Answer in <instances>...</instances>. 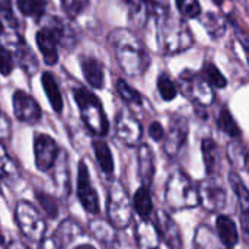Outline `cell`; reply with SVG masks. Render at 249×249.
<instances>
[{
    "label": "cell",
    "instance_id": "cell-9",
    "mask_svg": "<svg viewBox=\"0 0 249 249\" xmlns=\"http://www.w3.org/2000/svg\"><path fill=\"white\" fill-rule=\"evenodd\" d=\"M198 206L209 213H219L228 203L226 188L214 178L203 179L197 187Z\"/></svg>",
    "mask_w": 249,
    "mask_h": 249
},
{
    "label": "cell",
    "instance_id": "cell-31",
    "mask_svg": "<svg viewBox=\"0 0 249 249\" xmlns=\"http://www.w3.org/2000/svg\"><path fill=\"white\" fill-rule=\"evenodd\" d=\"M201 77L212 86L216 89H223L228 86V80L226 77L222 74V71L217 69V66L214 63H206L201 69Z\"/></svg>",
    "mask_w": 249,
    "mask_h": 249
},
{
    "label": "cell",
    "instance_id": "cell-1",
    "mask_svg": "<svg viewBox=\"0 0 249 249\" xmlns=\"http://www.w3.org/2000/svg\"><path fill=\"white\" fill-rule=\"evenodd\" d=\"M108 42L114 51L118 66L130 76H142L149 64L150 58L143 42L127 28H115L108 35Z\"/></svg>",
    "mask_w": 249,
    "mask_h": 249
},
{
    "label": "cell",
    "instance_id": "cell-17",
    "mask_svg": "<svg viewBox=\"0 0 249 249\" xmlns=\"http://www.w3.org/2000/svg\"><path fill=\"white\" fill-rule=\"evenodd\" d=\"M88 229L96 241H99L101 244H104L108 248H112L118 241L117 229L108 220H104L101 217L90 219L88 223Z\"/></svg>",
    "mask_w": 249,
    "mask_h": 249
},
{
    "label": "cell",
    "instance_id": "cell-28",
    "mask_svg": "<svg viewBox=\"0 0 249 249\" xmlns=\"http://www.w3.org/2000/svg\"><path fill=\"white\" fill-rule=\"evenodd\" d=\"M16 61L18 64L28 73V74H34L38 69V60L34 54V51L29 48V45L20 44L16 48Z\"/></svg>",
    "mask_w": 249,
    "mask_h": 249
},
{
    "label": "cell",
    "instance_id": "cell-38",
    "mask_svg": "<svg viewBox=\"0 0 249 249\" xmlns=\"http://www.w3.org/2000/svg\"><path fill=\"white\" fill-rule=\"evenodd\" d=\"M61 7L66 12L69 18H76L79 16L88 6L89 0H60Z\"/></svg>",
    "mask_w": 249,
    "mask_h": 249
},
{
    "label": "cell",
    "instance_id": "cell-47",
    "mask_svg": "<svg viewBox=\"0 0 249 249\" xmlns=\"http://www.w3.org/2000/svg\"><path fill=\"white\" fill-rule=\"evenodd\" d=\"M0 245H4V235L1 232V228H0Z\"/></svg>",
    "mask_w": 249,
    "mask_h": 249
},
{
    "label": "cell",
    "instance_id": "cell-36",
    "mask_svg": "<svg viewBox=\"0 0 249 249\" xmlns=\"http://www.w3.org/2000/svg\"><path fill=\"white\" fill-rule=\"evenodd\" d=\"M158 90L163 101H172L178 95V88H177L175 82L166 73H162L158 77Z\"/></svg>",
    "mask_w": 249,
    "mask_h": 249
},
{
    "label": "cell",
    "instance_id": "cell-14",
    "mask_svg": "<svg viewBox=\"0 0 249 249\" xmlns=\"http://www.w3.org/2000/svg\"><path fill=\"white\" fill-rule=\"evenodd\" d=\"M188 137V121L184 117L171 120L168 133L163 136V150L169 158H177Z\"/></svg>",
    "mask_w": 249,
    "mask_h": 249
},
{
    "label": "cell",
    "instance_id": "cell-49",
    "mask_svg": "<svg viewBox=\"0 0 249 249\" xmlns=\"http://www.w3.org/2000/svg\"><path fill=\"white\" fill-rule=\"evenodd\" d=\"M0 193H1V185H0Z\"/></svg>",
    "mask_w": 249,
    "mask_h": 249
},
{
    "label": "cell",
    "instance_id": "cell-34",
    "mask_svg": "<svg viewBox=\"0 0 249 249\" xmlns=\"http://www.w3.org/2000/svg\"><path fill=\"white\" fill-rule=\"evenodd\" d=\"M16 177H19V169L4 146L0 143V178L15 179Z\"/></svg>",
    "mask_w": 249,
    "mask_h": 249
},
{
    "label": "cell",
    "instance_id": "cell-6",
    "mask_svg": "<svg viewBox=\"0 0 249 249\" xmlns=\"http://www.w3.org/2000/svg\"><path fill=\"white\" fill-rule=\"evenodd\" d=\"M15 220H16V225H18L20 233L29 242L38 244L47 233V222H45L44 216L29 201L20 200L16 203Z\"/></svg>",
    "mask_w": 249,
    "mask_h": 249
},
{
    "label": "cell",
    "instance_id": "cell-48",
    "mask_svg": "<svg viewBox=\"0 0 249 249\" xmlns=\"http://www.w3.org/2000/svg\"><path fill=\"white\" fill-rule=\"evenodd\" d=\"M3 31H4V26H3V23H1V20H0V34H3Z\"/></svg>",
    "mask_w": 249,
    "mask_h": 249
},
{
    "label": "cell",
    "instance_id": "cell-23",
    "mask_svg": "<svg viewBox=\"0 0 249 249\" xmlns=\"http://www.w3.org/2000/svg\"><path fill=\"white\" fill-rule=\"evenodd\" d=\"M41 83H42L44 92H45L47 99L50 101L53 109L60 114L63 111L64 105H63V96H61V92H60V88L57 85L55 77L50 71H45L41 76Z\"/></svg>",
    "mask_w": 249,
    "mask_h": 249
},
{
    "label": "cell",
    "instance_id": "cell-8",
    "mask_svg": "<svg viewBox=\"0 0 249 249\" xmlns=\"http://www.w3.org/2000/svg\"><path fill=\"white\" fill-rule=\"evenodd\" d=\"M179 89L197 107H210L214 102L212 86L200 74L185 71L179 79Z\"/></svg>",
    "mask_w": 249,
    "mask_h": 249
},
{
    "label": "cell",
    "instance_id": "cell-43",
    "mask_svg": "<svg viewBox=\"0 0 249 249\" xmlns=\"http://www.w3.org/2000/svg\"><path fill=\"white\" fill-rule=\"evenodd\" d=\"M38 244H39V245H38V249H66L61 244H60V241H58L54 235H51V236H44Z\"/></svg>",
    "mask_w": 249,
    "mask_h": 249
},
{
    "label": "cell",
    "instance_id": "cell-37",
    "mask_svg": "<svg viewBox=\"0 0 249 249\" xmlns=\"http://www.w3.org/2000/svg\"><path fill=\"white\" fill-rule=\"evenodd\" d=\"M179 13L185 18L194 19L201 15V6L198 0H175Z\"/></svg>",
    "mask_w": 249,
    "mask_h": 249
},
{
    "label": "cell",
    "instance_id": "cell-51",
    "mask_svg": "<svg viewBox=\"0 0 249 249\" xmlns=\"http://www.w3.org/2000/svg\"><path fill=\"white\" fill-rule=\"evenodd\" d=\"M226 249H232V248H226Z\"/></svg>",
    "mask_w": 249,
    "mask_h": 249
},
{
    "label": "cell",
    "instance_id": "cell-21",
    "mask_svg": "<svg viewBox=\"0 0 249 249\" xmlns=\"http://www.w3.org/2000/svg\"><path fill=\"white\" fill-rule=\"evenodd\" d=\"M85 233L83 226L73 219H66L63 220L58 228L54 232V236L60 241V244L66 248L67 245H70L73 241H76L79 236H82Z\"/></svg>",
    "mask_w": 249,
    "mask_h": 249
},
{
    "label": "cell",
    "instance_id": "cell-30",
    "mask_svg": "<svg viewBox=\"0 0 249 249\" xmlns=\"http://www.w3.org/2000/svg\"><path fill=\"white\" fill-rule=\"evenodd\" d=\"M217 125H219V128H220L225 134L231 136L232 139H239L241 134H242V131H241L238 123L235 121L233 115L231 114V111H229L226 107H223L222 111H220V114H219Z\"/></svg>",
    "mask_w": 249,
    "mask_h": 249
},
{
    "label": "cell",
    "instance_id": "cell-2",
    "mask_svg": "<svg viewBox=\"0 0 249 249\" xmlns=\"http://www.w3.org/2000/svg\"><path fill=\"white\" fill-rule=\"evenodd\" d=\"M165 203L174 212L198 207L197 187L184 171L177 169L166 179Z\"/></svg>",
    "mask_w": 249,
    "mask_h": 249
},
{
    "label": "cell",
    "instance_id": "cell-50",
    "mask_svg": "<svg viewBox=\"0 0 249 249\" xmlns=\"http://www.w3.org/2000/svg\"><path fill=\"white\" fill-rule=\"evenodd\" d=\"M152 249H159V248H152Z\"/></svg>",
    "mask_w": 249,
    "mask_h": 249
},
{
    "label": "cell",
    "instance_id": "cell-33",
    "mask_svg": "<svg viewBox=\"0 0 249 249\" xmlns=\"http://www.w3.org/2000/svg\"><path fill=\"white\" fill-rule=\"evenodd\" d=\"M16 6L23 16L41 18L45 12V0H16Z\"/></svg>",
    "mask_w": 249,
    "mask_h": 249
},
{
    "label": "cell",
    "instance_id": "cell-42",
    "mask_svg": "<svg viewBox=\"0 0 249 249\" xmlns=\"http://www.w3.org/2000/svg\"><path fill=\"white\" fill-rule=\"evenodd\" d=\"M149 136L152 140L155 142H162L163 140V136H165V128L163 125L159 123V121H153L150 125H149Z\"/></svg>",
    "mask_w": 249,
    "mask_h": 249
},
{
    "label": "cell",
    "instance_id": "cell-16",
    "mask_svg": "<svg viewBox=\"0 0 249 249\" xmlns=\"http://www.w3.org/2000/svg\"><path fill=\"white\" fill-rule=\"evenodd\" d=\"M137 162H139V177L144 187H150L156 172V162L155 155L149 144L140 143L137 150Z\"/></svg>",
    "mask_w": 249,
    "mask_h": 249
},
{
    "label": "cell",
    "instance_id": "cell-41",
    "mask_svg": "<svg viewBox=\"0 0 249 249\" xmlns=\"http://www.w3.org/2000/svg\"><path fill=\"white\" fill-rule=\"evenodd\" d=\"M12 134V127H10V121L6 117V114L1 112L0 109V143L4 140H9Z\"/></svg>",
    "mask_w": 249,
    "mask_h": 249
},
{
    "label": "cell",
    "instance_id": "cell-5",
    "mask_svg": "<svg viewBox=\"0 0 249 249\" xmlns=\"http://www.w3.org/2000/svg\"><path fill=\"white\" fill-rule=\"evenodd\" d=\"M160 45L166 54L187 51L194 44V36L188 25L175 16H166L160 26Z\"/></svg>",
    "mask_w": 249,
    "mask_h": 249
},
{
    "label": "cell",
    "instance_id": "cell-19",
    "mask_svg": "<svg viewBox=\"0 0 249 249\" xmlns=\"http://www.w3.org/2000/svg\"><path fill=\"white\" fill-rule=\"evenodd\" d=\"M131 207L140 216L142 220H144V222L150 220V217H152V214L155 212V206H153V200H152V196H150V191H149L147 187L142 185L134 193Z\"/></svg>",
    "mask_w": 249,
    "mask_h": 249
},
{
    "label": "cell",
    "instance_id": "cell-3",
    "mask_svg": "<svg viewBox=\"0 0 249 249\" xmlns=\"http://www.w3.org/2000/svg\"><path fill=\"white\" fill-rule=\"evenodd\" d=\"M73 96L79 107L80 117L86 128L98 137L107 136L109 130V123L99 98L93 95L90 90H88L86 88L74 89Z\"/></svg>",
    "mask_w": 249,
    "mask_h": 249
},
{
    "label": "cell",
    "instance_id": "cell-7",
    "mask_svg": "<svg viewBox=\"0 0 249 249\" xmlns=\"http://www.w3.org/2000/svg\"><path fill=\"white\" fill-rule=\"evenodd\" d=\"M64 38L66 26L57 18H48V23L36 32L35 41L47 66H54L58 61V45Z\"/></svg>",
    "mask_w": 249,
    "mask_h": 249
},
{
    "label": "cell",
    "instance_id": "cell-29",
    "mask_svg": "<svg viewBox=\"0 0 249 249\" xmlns=\"http://www.w3.org/2000/svg\"><path fill=\"white\" fill-rule=\"evenodd\" d=\"M203 23L212 38H220L226 32V20L217 13L207 12L203 16Z\"/></svg>",
    "mask_w": 249,
    "mask_h": 249
},
{
    "label": "cell",
    "instance_id": "cell-40",
    "mask_svg": "<svg viewBox=\"0 0 249 249\" xmlns=\"http://www.w3.org/2000/svg\"><path fill=\"white\" fill-rule=\"evenodd\" d=\"M0 13L4 18V22L10 28H18V19L13 13V7H12L10 0H0Z\"/></svg>",
    "mask_w": 249,
    "mask_h": 249
},
{
    "label": "cell",
    "instance_id": "cell-39",
    "mask_svg": "<svg viewBox=\"0 0 249 249\" xmlns=\"http://www.w3.org/2000/svg\"><path fill=\"white\" fill-rule=\"evenodd\" d=\"M15 69V57L13 54L6 48L0 47V74L9 76Z\"/></svg>",
    "mask_w": 249,
    "mask_h": 249
},
{
    "label": "cell",
    "instance_id": "cell-15",
    "mask_svg": "<svg viewBox=\"0 0 249 249\" xmlns=\"http://www.w3.org/2000/svg\"><path fill=\"white\" fill-rule=\"evenodd\" d=\"M13 112L15 117L23 123V124H29L34 125L36 123H39L41 120V108L38 105V102L26 92L23 90H15L13 93Z\"/></svg>",
    "mask_w": 249,
    "mask_h": 249
},
{
    "label": "cell",
    "instance_id": "cell-20",
    "mask_svg": "<svg viewBox=\"0 0 249 249\" xmlns=\"http://www.w3.org/2000/svg\"><path fill=\"white\" fill-rule=\"evenodd\" d=\"M80 66H82V71H83L86 82L93 89H102L104 82H105V73H104L102 64L95 58H83Z\"/></svg>",
    "mask_w": 249,
    "mask_h": 249
},
{
    "label": "cell",
    "instance_id": "cell-32",
    "mask_svg": "<svg viewBox=\"0 0 249 249\" xmlns=\"http://www.w3.org/2000/svg\"><path fill=\"white\" fill-rule=\"evenodd\" d=\"M35 198H36L39 207L44 210V213L50 219H57L60 216V204H58V201H57V198L54 196L47 194L44 191H36Z\"/></svg>",
    "mask_w": 249,
    "mask_h": 249
},
{
    "label": "cell",
    "instance_id": "cell-22",
    "mask_svg": "<svg viewBox=\"0 0 249 249\" xmlns=\"http://www.w3.org/2000/svg\"><path fill=\"white\" fill-rule=\"evenodd\" d=\"M53 177H54V182L57 185V188L64 193V196L69 194L70 191V175H69V163H67V153L63 150H60V155L53 166ZM50 171V172H51Z\"/></svg>",
    "mask_w": 249,
    "mask_h": 249
},
{
    "label": "cell",
    "instance_id": "cell-26",
    "mask_svg": "<svg viewBox=\"0 0 249 249\" xmlns=\"http://www.w3.org/2000/svg\"><path fill=\"white\" fill-rule=\"evenodd\" d=\"M226 156L228 160L231 162V165L238 169V171H245L247 169V163H248V153H247V147L239 142V140H233L228 144L226 147Z\"/></svg>",
    "mask_w": 249,
    "mask_h": 249
},
{
    "label": "cell",
    "instance_id": "cell-4",
    "mask_svg": "<svg viewBox=\"0 0 249 249\" xmlns=\"http://www.w3.org/2000/svg\"><path fill=\"white\" fill-rule=\"evenodd\" d=\"M107 220L117 229H127L133 222L131 200L124 185L118 181H112L107 194Z\"/></svg>",
    "mask_w": 249,
    "mask_h": 249
},
{
    "label": "cell",
    "instance_id": "cell-45",
    "mask_svg": "<svg viewBox=\"0 0 249 249\" xmlns=\"http://www.w3.org/2000/svg\"><path fill=\"white\" fill-rule=\"evenodd\" d=\"M6 249H29L26 247L25 242H22L20 239H10L6 244Z\"/></svg>",
    "mask_w": 249,
    "mask_h": 249
},
{
    "label": "cell",
    "instance_id": "cell-12",
    "mask_svg": "<svg viewBox=\"0 0 249 249\" xmlns=\"http://www.w3.org/2000/svg\"><path fill=\"white\" fill-rule=\"evenodd\" d=\"M60 155L57 142L48 134H36L34 139V158L35 166L41 172H50Z\"/></svg>",
    "mask_w": 249,
    "mask_h": 249
},
{
    "label": "cell",
    "instance_id": "cell-18",
    "mask_svg": "<svg viewBox=\"0 0 249 249\" xmlns=\"http://www.w3.org/2000/svg\"><path fill=\"white\" fill-rule=\"evenodd\" d=\"M216 232H217V236H219L220 242L226 248H233L239 242L238 226H236L235 220L231 219L229 216H225V214L217 216V219H216Z\"/></svg>",
    "mask_w": 249,
    "mask_h": 249
},
{
    "label": "cell",
    "instance_id": "cell-46",
    "mask_svg": "<svg viewBox=\"0 0 249 249\" xmlns=\"http://www.w3.org/2000/svg\"><path fill=\"white\" fill-rule=\"evenodd\" d=\"M74 249H96L93 245H89V244H82V245H77Z\"/></svg>",
    "mask_w": 249,
    "mask_h": 249
},
{
    "label": "cell",
    "instance_id": "cell-35",
    "mask_svg": "<svg viewBox=\"0 0 249 249\" xmlns=\"http://www.w3.org/2000/svg\"><path fill=\"white\" fill-rule=\"evenodd\" d=\"M117 92L120 95V98L127 102V104H131V105H142L143 102V98L142 95L139 93V90H136L133 86H130L125 80L120 79L117 82Z\"/></svg>",
    "mask_w": 249,
    "mask_h": 249
},
{
    "label": "cell",
    "instance_id": "cell-25",
    "mask_svg": "<svg viewBox=\"0 0 249 249\" xmlns=\"http://www.w3.org/2000/svg\"><path fill=\"white\" fill-rule=\"evenodd\" d=\"M92 147H93V153H95V158H96V162H98L101 171L104 174H107V175H112V172H114V158H112L111 149L107 144V142L99 140V139L93 140Z\"/></svg>",
    "mask_w": 249,
    "mask_h": 249
},
{
    "label": "cell",
    "instance_id": "cell-44",
    "mask_svg": "<svg viewBox=\"0 0 249 249\" xmlns=\"http://www.w3.org/2000/svg\"><path fill=\"white\" fill-rule=\"evenodd\" d=\"M137 1H139L140 6L144 7L149 13H153V12L156 10V7H158L156 0H137Z\"/></svg>",
    "mask_w": 249,
    "mask_h": 249
},
{
    "label": "cell",
    "instance_id": "cell-10",
    "mask_svg": "<svg viewBox=\"0 0 249 249\" xmlns=\"http://www.w3.org/2000/svg\"><path fill=\"white\" fill-rule=\"evenodd\" d=\"M76 196L77 200L80 201L82 207L93 214L98 216L99 214V198H98V193L92 185V179L89 175V169L85 160L79 162L77 166V181H76Z\"/></svg>",
    "mask_w": 249,
    "mask_h": 249
},
{
    "label": "cell",
    "instance_id": "cell-27",
    "mask_svg": "<svg viewBox=\"0 0 249 249\" xmlns=\"http://www.w3.org/2000/svg\"><path fill=\"white\" fill-rule=\"evenodd\" d=\"M229 184L238 198V204L241 209V213H249V191L242 181V178L236 172L229 174Z\"/></svg>",
    "mask_w": 249,
    "mask_h": 249
},
{
    "label": "cell",
    "instance_id": "cell-13",
    "mask_svg": "<svg viewBox=\"0 0 249 249\" xmlns=\"http://www.w3.org/2000/svg\"><path fill=\"white\" fill-rule=\"evenodd\" d=\"M152 216H155L153 222L159 239L169 249H184L182 235L175 220L165 210H156Z\"/></svg>",
    "mask_w": 249,
    "mask_h": 249
},
{
    "label": "cell",
    "instance_id": "cell-24",
    "mask_svg": "<svg viewBox=\"0 0 249 249\" xmlns=\"http://www.w3.org/2000/svg\"><path fill=\"white\" fill-rule=\"evenodd\" d=\"M201 153H203V160H204L207 175L209 177L216 175L219 169V160H220L217 143L213 139H204L201 142Z\"/></svg>",
    "mask_w": 249,
    "mask_h": 249
},
{
    "label": "cell",
    "instance_id": "cell-11",
    "mask_svg": "<svg viewBox=\"0 0 249 249\" xmlns=\"http://www.w3.org/2000/svg\"><path fill=\"white\" fill-rule=\"evenodd\" d=\"M115 134L128 147L139 146L143 136L140 121L128 108H121L115 117Z\"/></svg>",
    "mask_w": 249,
    "mask_h": 249
}]
</instances>
